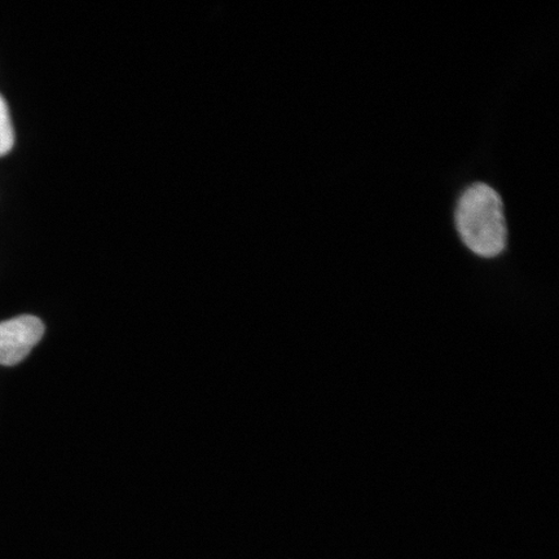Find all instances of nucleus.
Listing matches in <instances>:
<instances>
[{"label":"nucleus","instance_id":"nucleus-2","mask_svg":"<svg viewBox=\"0 0 559 559\" xmlns=\"http://www.w3.org/2000/svg\"><path fill=\"white\" fill-rule=\"evenodd\" d=\"M45 325L32 314L0 323V365L11 367L23 361L44 337Z\"/></svg>","mask_w":559,"mask_h":559},{"label":"nucleus","instance_id":"nucleus-3","mask_svg":"<svg viewBox=\"0 0 559 559\" xmlns=\"http://www.w3.org/2000/svg\"><path fill=\"white\" fill-rule=\"evenodd\" d=\"M13 145H15V130H13L9 105L0 95V157L10 153Z\"/></svg>","mask_w":559,"mask_h":559},{"label":"nucleus","instance_id":"nucleus-1","mask_svg":"<svg viewBox=\"0 0 559 559\" xmlns=\"http://www.w3.org/2000/svg\"><path fill=\"white\" fill-rule=\"evenodd\" d=\"M456 226L461 240L479 257H498L507 248L504 205L499 193L487 185H473L461 195Z\"/></svg>","mask_w":559,"mask_h":559}]
</instances>
